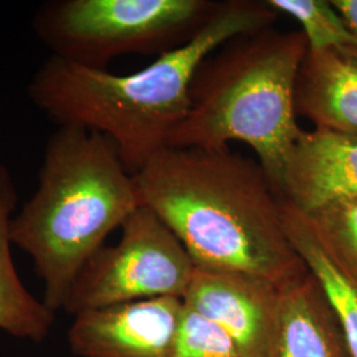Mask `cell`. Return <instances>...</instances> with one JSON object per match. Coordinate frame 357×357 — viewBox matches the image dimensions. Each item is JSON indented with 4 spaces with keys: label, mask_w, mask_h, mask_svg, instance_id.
I'll use <instances>...</instances> for the list:
<instances>
[{
    "label": "cell",
    "mask_w": 357,
    "mask_h": 357,
    "mask_svg": "<svg viewBox=\"0 0 357 357\" xmlns=\"http://www.w3.org/2000/svg\"><path fill=\"white\" fill-rule=\"evenodd\" d=\"M132 176L139 204L174 231L196 268L248 274L280 289L308 274L259 163L229 147H165Z\"/></svg>",
    "instance_id": "6da1fadb"
},
{
    "label": "cell",
    "mask_w": 357,
    "mask_h": 357,
    "mask_svg": "<svg viewBox=\"0 0 357 357\" xmlns=\"http://www.w3.org/2000/svg\"><path fill=\"white\" fill-rule=\"evenodd\" d=\"M266 1H227L188 40L141 70L119 76L50 56L28 81L29 101L57 128H86L109 138L131 175L167 147L190 110L200 65L233 38L274 24Z\"/></svg>",
    "instance_id": "7a4b0ae2"
},
{
    "label": "cell",
    "mask_w": 357,
    "mask_h": 357,
    "mask_svg": "<svg viewBox=\"0 0 357 357\" xmlns=\"http://www.w3.org/2000/svg\"><path fill=\"white\" fill-rule=\"evenodd\" d=\"M134 176L114 144L86 128L48 138L38 188L11 221V241L33 261L44 303L54 312L77 274L138 206Z\"/></svg>",
    "instance_id": "3957f363"
},
{
    "label": "cell",
    "mask_w": 357,
    "mask_h": 357,
    "mask_svg": "<svg viewBox=\"0 0 357 357\" xmlns=\"http://www.w3.org/2000/svg\"><path fill=\"white\" fill-rule=\"evenodd\" d=\"M224 47L197 69L190 110L167 147L220 149L243 142L281 197L284 168L303 131L296 119L295 82L308 51L306 38L301 31L268 26Z\"/></svg>",
    "instance_id": "277c9868"
},
{
    "label": "cell",
    "mask_w": 357,
    "mask_h": 357,
    "mask_svg": "<svg viewBox=\"0 0 357 357\" xmlns=\"http://www.w3.org/2000/svg\"><path fill=\"white\" fill-rule=\"evenodd\" d=\"M205 0H50L32 17L52 56L94 69L128 54L169 51L215 10Z\"/></svg>",
    "instance_id": "5b68a950"
},
{
    "label": "cell",
    "mask_w": 357,
    "mask_h": 357,
    "mask_svg": "<svg viewBox=\"0 0 357 357\" xmlns=\"http://www.w3.org/2000/svg\"><path fill=\"white\" fill-rule=\"evenodd\" d=\"M119 241L90 257L72 283L63 310H86L153 298L183 299L196 265L174 231L139 205L121 227Z\"/></svg>",
    "instance_id": "8992f818"
},
{
    "label": "cell",
    "mask_w": 357,
    "mask_h": 357,
    "mask_svg": "<svg viewBox=\"0 0 357 357\" xmlns=\"http://www.w3.org/2000/svg\"><path fill=\"white\" fill-rule=\"evenodd\" d=\"M183 307L178 298H153L82 311L69 348L77 357H169Z\"/></svg>",
    "instance_id": "52a82bcc"
},
{
    "label": "cell",
    "mask_w": 357,
    "mask_h": 357,
    "mask_svg": "<svg viewBox=\"0 0 357 357\" xmlns=\"http://www.w3.org/2000/svg\"><path fill=\"white\" fill-rule=\"evenodd\" d=\"M281 289L241 273L195 268L184 306L213 323L245 357H266Z\"/></svg>",
    "instance_id": "ba28073f"
},
{
    "label": "cell",
    "mask_w": 357,
    "mask_h": 357,
    "mask_svg": "<svg viewBox=\"0 0 357 357\" xmlns=\"http://www.w3.org/2000/svg\"><path fill=\"white\" fill-rule=\"evenodd\" d=\"M357 197V137L303 130L282 180L281 199L302 216Z\"/></svg>",
    "instance_id": "9c48e42d"
},
{
    "label": "cell",
    "mask_w": 357,
    "mask_h": 357,
    "mask_svg": "<svg viewBox=\"0 0 357 357\" xmlns=\"http://www.w3.org/2000/svg\"><path fill=\"white\" fill-rule=\"evenodd\" d=\"M296 115L357 137V44L307 51L295 82Z\"/></svg>",
    "instance_id": "30bf717a"
},
{
    "label": "cell",
    "mask_w": 357,
    "mask_h": 357,
    "mask_svg": "<svg viewBox=\"0 0 357 357\" xmlns=\"http://www.w3.org/2000/svg\"><path fill=\"white\" fill-rule=\"evenodd\" d=\"M266 357H352L331 306L310 271L281 289Z\"/></svg>",
    "instance_id": "8fae6325"
},
{
    "label": "cell",
    "mask_w": 357,
    "mask_h": 357,
    "mask_svg": "<svg viewBox=\"0 0 357 357\" xmlns=\"http://www.w3.org/2000/svg\"><path fill=\"white\" fill-rule=\"evenodd\" d=\"M16 204L13 175L0 162V330L38 343L50 335L56 312L28 291L15 268L11 221Z\"/></svg>",
    "instance_id": "7c38bea8"
},
{
    "label": "cell",
    "mask_w": 357,
    "mask_h": 357,
    "mask_svg": "<svg viewBox=\"0 0 357 357\" xmlns=\"http://www.w3.org/2000/svg\"><path fill=\"white\" fill-rule=\"evenodd\" d=\"M284 229L295 252L319 283L344 335L351 356L357 357V287L336 266L306 218L282 200Z\"/></svg>",
    "instance_id": "4fadbf2b"
},
{
    "label": "cell",
    "mask_w": 357,
    "mask_h": 357,
    "mask_svg": "<svg viewBox=\"0 0 357 357\" xmlns=\"http://www.w3.org/2000/svg\"><path fill=\"white\" fill-rule=\"evenodd\" d=\"M303 217L336 266L357 287V197Z\"/></svg>",
    "instance_id": "5bb4252c"
},
{
    "label": "cell",
    "mask_w": 357,
    "mask_h": 357,
    "mask_svg": "<svg viewBox=\"0 0 357 357\" xmlns=\"http://www.w3.org/2000/svg\"><path fill=\"white\" fill-rule=\"evenodd\" d=\"M277 13L295 19L305 35L308 51H321L332 47L354 45L357 38L344 17L327 0H268Z\"/></svg>",
    "instance_id": "9a60e30c"
},
{
    "label": "cell",
    "mask_w": 357,
    "mask_h": 357,
    "mask_svg": "<svg viewBox=\"0 0 357 357\" xmlns=\"http://www.w3.org/2000/svg\"><path fill=\"white\" fill-rule=\"evenodd\" d=\"M169 357L245 356L221 328L184 306Z\"/></svg>",
    "instance_id": "2e32d148"
},
{
    "label": "cell",
    "mask_w": 357,
    "mask_h": 357,
    "mask_svg": "<svg viewBox=\"0 0 357 357\" xmlns=\"http://www.w3.org/2000/svg\"><path fill=\"white\" fill-rule=\"evenodd\" d=\"M357 38V0H331Z\"/></svg>",
    "instance_id": "e0dca14e"
}]
</instances>
